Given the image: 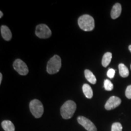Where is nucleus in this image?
I'll list each match as a JSON object with an SVG mask.
<instances>
[{
	"label": "nucleus",
	"mask_w": 131,
	"mask_h": 131,
	"mask_svg": "<svg viewBox=\"0 0 131 131\" xmlns=\"http://www.w3.org/2000/svg\"><path fill=\"white\" fill-rule=\"evenodd\" d=\"M118 69H119V72L120 74L121 77L123 78L127 77L129 76V72L128 68L124 64H119L118 65Z\"/></svg>",
	"instance_id": "obj_14"
},
{
	"label": "nucleus",
	"mask_w": 131,
	"mask_h": 131,
	"mask_svg": "<svg viewBox=\"0 0 131 131\" xmlns=\"http://www.w3.org/2000/svg\"><path fill=\"white\" fill-rule=\"evenodd\" d=\"M83 91L86 98H92L93 96V91L91 87L88 84H84L83 86Z\"/></svg>",
	"instance_id": "obj_15"
},
{
	"label": "nucleus",
	"mask_w": 131,
	"mask_h": 131,
	"mask_svg": "<svg viewBox=\"0 0 131 131\" xmlns=\"http://www.w3.org/2000/svg\"><path fill=\"white\" fill-rule=\"evenodd\" d=\"M30 111L33 115L37 118H39L42 115L44 112L43 105L38 100L35 99L30 101Z\"/></svg>",
	"instance_id": "obj_4"
},
{
	"label": "nucleus",
	"mask_w": 131,
	"mask_h": 131,
	"mask_svg": "<svg viewBox=\"0 0 131 131\" xmlns=\"http://www.w3.org/2000/svg\"><path fill=\"white\" fill-rule=\"evenodd\" d=\"M122 13V6L119 3H116L113 6L112 10H111V15L112 19H116L120 16Z\"/></svg>",
	"instance_id": "obj_9"
},
{
	"label": "nucleus",
	"mask_w": 131,
	"mask_h": 131,
	"mask_svg": "<svg viewBox=\"0 0 131 131\" xmlns=\"http://www.w3.org/2000/svg\"><path fill=\"white\" fill-rule=\"evenodd\" d=\"M78 23L80 27L84 31H91L95 27V21L92 16L89 15H84L78 18Z\"/></svg>",
	"instance_id": "obj_2"
},
{
	"label": "nucleus",
	"mask_w": 131,
	"mask_h": 131,
	"mask_svg": "<svg viewBox=\"0 0 131 131\" xmlns=\"http://www.w3.org/2000/svg\"><path fill=\"white\" fill-rule=\"evenodd\" d=\"M1 35L3 38L6 41H9L12 38V33L9 27L6 26H2L1 27Z\"/></svg>",
	"instance_id": "obj_10"
},
{
	"label": "nucleus",
	"mask_w": 131,
	"mask_h": 131,
	"mask_svg": "<svg viewBox=\"0 0 131 131\" xmlns=\"http://www.w3.org/2000/svg\"><path fill=\"white\" fill-rule=\"evenodd\" d=\"M2 80H3V74L1 73H0V84H1Z\"/></svg>",
	"instance_id": "obj_20"
},
{
	"label": "nucleus",
	"mask_w": 131,
	"mask_h": 131,
	"mask_svg": "<svg viewBox=\"0 0 131 131\" xmlns=\"http://www.w3.org/2000/svg\"><path fill=\"white\" fill-rule=\"evenodd\" d=\"M126 96L129 99H131V85L130 86H127L126 88Z\"/></svg>",
	"instance_id": "obj_19"
},
{
	"label": "nucleus",
	"mask_w": 131,
	"mask_h": 131,
	"mask_svg": "<svg viewBox=\"0 0 131 131\" xmlns=\"http://www.w3.org/2000/svg\"><path fill=\"white\" fill-rule=\"evenodd\" d=\"M115 73V70L113 69H109L107 72V75L109 78H111V79H112V78L114 77Z\"/></svg>",
	"instance_id": "obj_18"
},
{
	"label": "nucleus",
	"mask_w": 131,
	"mask_h": 131,
	"mask_svg": "<svg viewBox=\"0 0 131 131\" xmlns=\"http://www.w3.org/2000/svg\"><path fill=\"white\" fill-rule=\"evenodd\" d=\"M121 103H122V100L120 98L115 96H112L106 103L105 109L107 111L112 110L119 106Z\"/></svg>",
	"instance_id": "obj_8"
},
{
	"label": "nucleus",
	"mask_w": 131,
	"mask_h": 131,
	"mask_svg": "<svg viewBox=\"0 0 131 131\" xmlns=\"http://www.w3.org/2000/svg\"><path fill=\"white\" fill-rule=\"evenodd\" d=\"M78 123L81 124L88 131H97L95 124L89 119L83 116H80L77 118Z\"/></svg>",
	"instance_id": "obj_7"
},
{
	"label": "nucleus",
	"mask_w": 131,
	"mask_h": 131,
	"mask_svg": "<svg viewBox=\"0 0 131 131\" xmlns=\"http://www.w3.org/2000/svg\"><path fill=\"white\" fill-rule=\"evenodd\" d=\"M112 53L111 52H106V53L103 55V58H102V66L104 68L107 67L108 65L109 64L112 60Z\"/></svg>",
	"instance_id": "obj_13"
},
{
	"label": "nucleus",
	"mask_w": 131,
	"mask_h": 131,
	"mask_svg": "<svg viewBox=\"0 0 131 131\" xmlns=\"http://www.w3.org/2000/svg\"><path fill=\"white\" fill-rule=\"evenodd\" d=\"M3 15V12H2V11H0V18H2Z\"/></svg>",
	"instance_id": "obj_21"
},
{
	"label": "nucleus",
	"mask_w": 131,
	"mask_h": 131,
	"mask_svg": "<svg viewBox=\"0 0 131 131\" xmlns=\"http://www.w3.org/2000/svg\"><path fill=\"white\" fill-rule=\"evenodd\" d=\"M77 105L73 101L68 100L64 103L61 106V115L64 119H68L72 117L76 111Z\"/></svg>",
	"instance_id": "obj_1"
},
{
	"label": "nucleus",
	"mask_w": 131,
	"mask_h": 131,
	"mask_svg": "<svg viewBox=\"0 0 131 131\" xmlns=\"http://www.w3.org/2000/svg\"><path fill=\"white\" fill-rule=\"evenodd\" d=\"M84 75H85V77H86V78L88 81L90 82V83L92 84H95L96 82V77H95L94 73L92 72L91 70H88V69L85 70Z\"/></svg>",
	"instance_id": "obj_12"
},
{
	"label": "nucleus",
	"mask_w": 131,
	"mask_h": 131,
	"mask_svg": "<svg viewBox=\"0 0 131 131\" xmlns=\"http://www.w3.org/2000/svg\"><path fill=\"white\" fill-rule=\"evenodd\" d=\"M61 67V60L58 55H55L49 60L47 65V71L49 74L58 72Z\"/></svg>",
	"instance_id": "obj_3"
},
{
	"label": "nucleus",
	"mask_w": 131,
	"mask_h": 131,
	"mask_svg": "<svg viewBox=\"0 0 131 131\" xmlns=\"http://www.w3.org/2000/svg\"><path fill=\"white\" fill-rule=\"evenodd\" d=\"M14 69L21 75H26L29 72L27 66L20 59H17L14 63Z\"/></svg>",
	"instance_id": "obj_6"
},
{
	"label": "nucleus",
	"mask_w": 131,
	"mask_h": 131,
	"mask_svg": "<svg viewBox=\"0 0 131 131\" xmlns=\"http://www.w3.org/2000/svg\"><path fill=\"white\" fill-rule=\"evenodd\" d=\"M130 69H131V65H130Z\"/></svg>",
	"instance_id": "obj_23"
},
{
	"label": "nucleus",
	"mask_w": 131,
	"mask_h": 131,
	"mask_svg": "<svg viewBox=\"0 0 131 131\" xmlns=\"http://www.w3.org/2000/svg\"><path fill=\"white\" fill-rule=\"evenodd\" d=\"M129 50H130V52H131V45H130V46H129Z\"/></svg>",
	"instance_id": "obj_22"
},
{
	"label": "nucleus",
	"mask_w": 131,
	"mask_h": 131,
	"mask_svg": "<svg viewBox=\"0 0 131 131\" xmlns=\"http://www.w3.org/2000/svg\"><path fill=\"white\" fill-rule=\"evenodd\" d=\"M35 34L38 37L41 39L48 38L51 36L52 32L49 27L46 24H39L36 27Z\"/></svg>",
	"instance_id": "obj_5"
},
{
	"label": "nucleus",
	"mask_w": 131,
	"mask_h": 131,
	"mask_svg": "<svg viewBox=\"0 0 131 131\" xmlns=\"http://www.w3.org/2000/svg\"><path fill=\"white\" fill-rule=\"evenodd\" d=\"M122 125L119 123H114L111 127V131H122Z\"/></svg>",
	"instance_id": "obj_17"
},
{
	"label": "nucleus",
	"mask_w": 131,
	"mask_h": 131,
	"mask_svg": "<svg viewBox=\"0 0 131 131\" xmlns=\"http://www.w3.org/2000/svg\"><path fill=\"white\" fill-rule=\"evenodd\" d=\"M1 126L5 131H15L14 124L9 120H4L1 123Z\"/></svg>",
	"instance_id": "obj_11"
},
{
	"label": "nucleus",
	"mask_w": 131,
	"mask_h": 131,
	"mask_svg": "<svg viewBox=\"0 0 131 131\" xmlns=\"http://www.w3.org/2000/svg\"><path fill=\"white\" fill-rule=\"evenodd\" d=\"M104 88L106 91H111L114 88V85H113L112 82L110 80H105L104 82Z\"/></svg>",
	"instance_id": "obj_16"
}]
</instances>
